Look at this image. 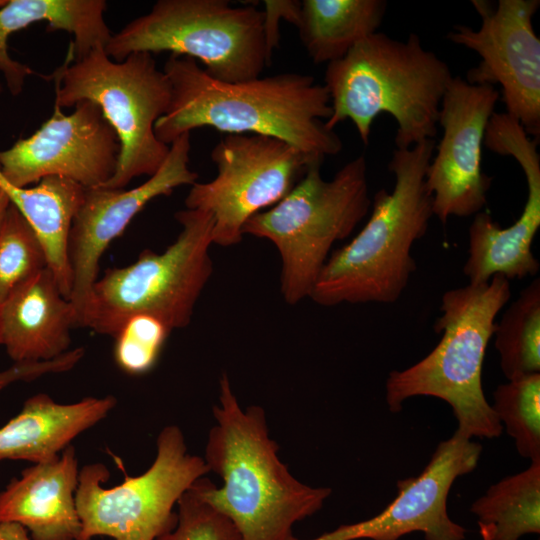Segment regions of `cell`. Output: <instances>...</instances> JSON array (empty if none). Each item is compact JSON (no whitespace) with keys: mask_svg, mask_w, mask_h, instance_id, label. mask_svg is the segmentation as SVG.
<instances>
[{"mask_svg":"<svg viewBox=\"0 0 540 540\" xmlns=\"http://www.w3.org/2000/svg\"><path fill=\"white\" fill-rule=\"evenodd\" d=\"M177 506L176 526L155 540H241L234 523L200 496L195 483Z\"/></svg>","mask_w":540,"mask_h":540,"instance_id":"f1b7e54d","label":"cell"},{"mask_svg":"<svg viewBox=\"0 0 540 540\" xmlns=\"http://www.w3.org/2000/svg\"><path fill=\"white\" fill-rule=\"evenodd\" d=\"M312 164L294 188L243 227L271 241L282 263L281 293L295 305L309 297L332 245L347 238L371 207L367 163L363 155L347 162L330 180Z\"/></svg>","mask_w":540,"mask_h":540,"instance_id":"8992f818","label":"cell"},{"mask_svg":"<svg viewBox=\"0 0 540 540\" xmlns=\"http://www.w3.org/2000/svg\"><path fill=\"white\" fill-rule=\"evenodd\" d=\"M481 452L479 443L455 431L438 444L418 476L398 480L397 496L379 514L309 540H398L415 531L425 540H463L466 529L448 515V494L457 477L476 468Z\"/></svg>","mask_w":540,"mask_h":540,"instance_id":"e0dca14e","label":"cell"},{"mask_svg":"<svg viewBox=\"0 0 540 540\" xmlns=\"http://www.w3.org/2000/svg\"><path fill=\"white\" fill-rule=\"evenodd\" d=\"M452 77L447 63L425 49L417 34L402 41L377 31L327 64L324 85L332 114L326 125L335 130L349 119L367 145L374 119L388 113L397 123L396 148L434 139Z\"/></svg>","mask_w":540,"mask_h":540,"instance_id":"277c9868","label":"cell"},{"mask_svg":"<svg viewBox=\"0 0 540 540\" xmlns=\"http://www.w3.org/2000/svg\"><path fill=\"white\" fill-rule=\"evenodd\" d=\"M76 327L73 304L44 268L18 284L1 308V344L14 363L53 360L70 350Z\"/></svg>","mask_w":540,"mask_h":540,"instance_id":"d6986e66","label":"cell"},{"mask_svg":"<svg viewBox=\"0 0 540 540\" xmlns=\"http://www.w3.org/2000/svg\"><path fill=\"white\" fill-rule=\"evenodd\" d=\"M298 26L308 56L316 64L343 58L377 32L387 8L384 0H303Z\"/></svg>","mask_w":540,"mask_h":540,"instance_id":"603a6c76","label":"cell"},{"mask_svg":"<svg viewBox=\"0 0 540 540\" xmlns=\"http://www.w3.org/2000/svg\"><path fill=\"white\" fill-rule=\"evenodd\" d=\"M6 3V0H0V7H2Z\"/></svg>","mask_w":540,"mask_h":540,"instance_id":"d590c367","label":"cell"},{"mask_svg":"<svg viewBox=\"0 0 540 540\" xmlns=\"http://www.w3.org/2000/svg\"><path fill=\"white\" fill-rule=\"evenodd\" d=\"M181 226L163 252H140L130 265L106 269L95 282L81 327L114 337L136 314H150L171 330L191 322L195 305L213 273L209 251L213 218L200 210L176 212Z\"/></svg>","mask_w":540,"mask_h":540,"instance_id":"ba28073f","label":"cell"},{"mask_svg":"<svg viewBox=\"0 0 540 540\" xmlns=\"http://www.w3.org/2000/svg\"><path fill=\"white\" fill-rule=\"evenodd\" d=\"M10 205V201L5 194V192L0 188V226L2 224L3 218L5 216V213L7 211V208Z\"/></svg>","mask_w":540,"mask_h":540,"instance_id":"d6a6232c","label":"cell"},{"mask_svg":"<svg viewBox=\"0 0 540 540\" xmlns=\"http://www.w3.org/2000/svg\"><path fill=\"white\" fill-rule=\"evenodd\" d=\"M263 31L266 51L272 59L273 50L279 44L280 19H284L296 27L300 21L301 1L299 0H265L263 1Z\"/></svg>","mask_w":540,"mask_h":540,"instance_id":"4dcf8cb0","label":"cell"},{"mask_svg":"<svg viewBox=\"0 0 540 540\" xmlns=\"http://www.w3.org/2000/svg\"><path fill=\"white\" fill-rule=\"evenodd\" d=\"M78 480L76 450L69 445L56 458L24 469L0 492V523L22 525L31 540H77Z\"/></svg>","mask_w":540,"mask_h":540,"instance_id":"ac0fdd59","label":"cell"},{"mask_svg":"<svg viewBox=\"0 0 540 540\" xmlns=\"http://www.w3.org/2000/svg\"><path fill=\"white\" fill-rule=\"evenodd\" d=\"M491 408L515 440L519 455L540 460V373L497 386Z\"/></svg>","mask_w":540,"mask_h":540,"instance_id":"484cf974","label":"cell"},{"mask_svg":"<svg viewBox=\"0 0 540 540\" xmlns=\"http://www.w3.org/2000/svg\"><path fill=\"white\" fill-rule=\"evenodd\" d=\"M470 511L491 526V540H519L540 533V460L491 485Z\"/></svg>","mask_w":540,"mask_h":540,"instance_id":"cb8c5ba5","label":"cell"},{"mask_svg":"<svg viewBox=\"0 0 540 540\" xmlns=\"http://www.w3.org/2000/svg\"><path fill=\"white\" fill-rule=\"evenodd\" d=\"M115 396L85 397L63 404L46 393L28 398L0 428V460L50 461L115 408Z\"/></svg>","mask_w":540,"mask_h":540,"instance_id":"ffe728a7","label":"cell"},{"mask_svg":"<svg viewBox=\"0 0 540 540\" xmlns=\"http://www.w3.org/2000/svg\"><path fill=\"white\" fill-rule=\"evenodd\" d=\"M156 457L141 475L105 488L110 472L103 463L79 470L75 501L81 522L77 540L107 536L113 540H155L177 523L174 506L182 494L210 472L204 458L187 451L176 425L164 427Z\"/></svg>","mask_w":540,"mask_h":540,"instance_id":"30bf717a","label":"cell"},{"mask_svg":"<svg viewBox=\"0 0 540 540\" xmlns=\"http://www.w3.org/2000/svg\"><path fill=\"white\" fill-rule=\"evenodd\" d=\"M114 61L135 52L190 57L212 78L237 83L261 76L270 64L263 11L227 0H159L112 34L105 47Z\"/></svg>","mask_w":540,"mask_h":540,"instance_id":"9c48e42d","label":"cell"},{"mask_svg":"<svg viewBox=\"0 0 540 540\" xmlns=\"http://www.w3.org/2000/svg\"><path fill=\"white\" fill-rule=\"evenodd\" d=\"M47 267L43 246L28 221L10 203L0 226V298Z\"/></svg>","mask_w":540,"mask_h":540,"instance_id":"4316f807","label":"cell"},{"mask_svg":"<svg viewBox=\"0 0 540 540\" xmlns=\"http://www.w3.org/2000/svg\"><path fill=\"white\" fill-rule=\"evenodd\" d=\"M435 147L434 139H426L393 150L388 163L395 178L392 191L381 188L374 194L365 226L329 255L309 296L315 303L389 304L400 298L416 270L412 246L433 216L426 174Z\"/></svg>","mask_w":540,"mask_h":540,"instance_id":"3957f363","label":"cell"},{"mask_svg":"<svg viewBox=\"0 0 540 540\" xmlns=\"http://www.w3.org/2000/svg\"><path fill=\"white\" fill-rule=\"evenodd\" d=\"M495 348L504 376L513 380L540 372V279L535 278L495 323Z\"/></svg>","mask_w":540,"mask_h":540,"instance_id":"d4e9b609","label":"cell"},{"mask_svg":"<svg viewBox=\"0 0 540 540\" xmlns=\"http://www.w3.org/2000/svg\"><path fill=\"white\" fill-rule=\"evenodd\" d=\"M510 296L509 280L502 275L446 291L434 325L442 334L437 346L407 369L390 372L386 380L390 411L399 412L411 397L432 396L452 407L460 435L499 437L503 427L485 398L482 367L496 316Z\"/></svg>","mask_w":540,"mask_h":540,"instance_id":"5b68a950","label":"cell"},{"mask_svg":"<svg viewBox=\"0 0 540 540\" xmlns=\"http://www.w3.org/2000/svg\"><path fill=\"white\" fill-rule=\"evenodd\" d=\"M53 78L55 106L62 109L92 101L119 138L116 171L101 187L122 189L132 179L150 177L159 170L170 145L156 137L155 124L169 109L172 89L152 54L135 52L117 62L105 48H96L60 66Z\"/></svg>","mask_w":540,"mask_h":540,"instance_id":"52a82bcc","label":"cell"},{"mask_svg":"<svg viewBox=\"0 0 540 540\" xmlns=\"http://www.w3.org/2000/svg\"><path fill=\"white\" fill-rule=\"evenodd\" d=\"M210 156L216 177L191 185L185 205L212 216L213 244L222 247L239 244L252 216L277 204L312 164L324 161L278 138L256 134H227Z\"/></svg>","mask_w":540,"mask_h":540,"instance_id":"8fae6325","label":"cell"},{"mask_svg":"<svg viewBox=\"0 0 540 540\" xmlns=\"http://www.w3.org/2000/svg\"><path fill=\"white\" fill-rule=\"evenodd\" d=\"M3 301L4 300L0 298V320H1V308H2ZM0 344H1V328H0Z\"/></svg>","mask_w":540,"mask_h":540,"instance_id":"e575fe53","label":"cell"},{"mask_svg":"<svg viewBox=\"0 0 540 540\" xmlns=\"http://www.w3.org/2000/svg\"><path fill=\"white\" fill-rule=\"evenodd\" d=\"M84 354L85 349L79 347L50 361L14 363L0 372V391L17 381H31L47 374L67 372L81 361Z\"/></svg>","mask_w":540,"mask_h":540,"instance_id":"f546056e","label":"cell"},{"mask_svg":"<svg viewBox=\"0 0 540 540\" xmlns=\"http://www.w3.org/2000/svg\"><path fill=\"white\" fill-rule=\"evenodd\" d=\"M483 144L491 151L513 157L527 183V199L520 217L502 228L490 214L479 212L469 227L468 258L463 267L469 284L487 283L495 275L509 281L534 276L540 268L532 243L540 227L539 142L506 112H494Z\"/></svg>","mask_w":540,"mask_h":540,"instance_id":"2e32d148","label":"cell"},{"mask_svg":"<svg viewBox=\"0 0 540 540\" xmlns=\"http://www.w3.org/2000/svg\"><path fill=\"white\" fill-rule=\"evenodd\" d=\"M171 329L150 314L129 317L114 335L117 367L131 376L144 375L156 365Z\"/></svg>","mask_w":540,"mask_h":540,"instance_id":"83f0119b","label":"cell"},{"mask_svg":"<svg viewBox=\"0 0 540 540\" xmlns=\"http://www.w3.org/2000/svg\"><path fill=\"white\" fill-rule=\"evenodd\" d=\"M481 18L478 29L456 25L447 38L474 51L480 57L466 81L501 87L506 113L515 118L525 132L540 139V39L532 19L539 0H472Z\"/></svg>","mask_w":540,"mask_h":540,"instance_id":"7c38bea8","label":"cell"},{"mask_svg":"<svg viewBox=\"0 0 540 540\" xmlns=\"http://www.w3.org/2000/svg\"><path fill=\"white\" fill-rule=\"evenodd\" d=\"M190 150L188 132L170 144L162 166L141 185L128 190L101 186L85 189L68 243L73 278L70 301L76 314V327H81L98 279L100 259L111 242L123 234L151 200L197 182L199 175L189 168Z\"/></svg>","mask_w":540,"mask_h":540,"instance_id":"9a60e30c","label":"cell"},{"mask_svg":"<svg viewBox=\"0 0 540 540\" xmlns=\"http://www.w3.org/2000/svg\"><path fill=\"white\" fill-rule=\"evenodd\" d=\"M119 155L115 130L96 103L84 100L68 115L54 105L50 118L31 136L0 151V173L19 188L58 176L89 189L112 178Z\"/></svg>","mask_w":540,"mask_h":540,"instance_id":"4fadbf2b","label":"cell"},{"mask_svg":"<svg viewBox=\"0 0 540 540\" xmlns=\"http://www.w3.org/2000/svg\"><path fill=\"white\" fill-rule=\"evenodd\" d=\"M479 525V532L482 540H491V527L486 525Z\"/></svg>","mask_w":540,"mask_h":540,"instance_id":"836d02e7","label":"cell"},{"mask_svg":"<svg viewBox=\"0 0 540 540\" xmlns=\"http://www.w3.org/2000/svg\"><path fill=\"white\" fill-rule=\"evenodd\" d=\"M0 188L35 231L45 251L47 267L63 296L70 300L73 278L69 235L85 188L58 176L45 177L35 187L19 188L7 183L1 173Z\"/></svg>","mask_w":540,"mask_h":540,"instance_id":"7402d4cb","label":"cell"},{"mask_svg":"<svg viewBox=\"0 0 540 540\" xmlns=\"http://www.w3.org/2000/svg\"><path fill=\"white\" fill-rule=\"evenodd\" d=\"M172 89L168 111L155 124L156 137L170 145L193 129L266 135L324 160L343 149L324 84L301 73H280L227 83L216 80L190 57L170 54L163 68Z\"/></svg>","mask_w":540,"mask_h":540,"instance_id":"6da1fadb","label":"cell"},{"mask_svg":"<svg viewBox=\"0 0 540 540\" xmlns=\"http://www.w3.org/2000/svg\"><path fill=\"white\" fill-rule=\"evenodd\" d=\"M104 0H10L0 7V72L13 95L21 93L32 70L7 51L8 37L32 23L47 21L48 30L73 34L70 52L75 60L96 48H105L112 34L105 23Z\"/></svg>","mask_w":540,"mask_h":540,"instance_id":"44dd1931","label":"cell"},{"mask_svg":"<svg viewBox=\"0 0 540 540\" xmlns=\"http://www.w3.org/2000/svg\"><path fill=\"white\" fill-rule=\"evenodd\" d=\"M0 540H31V538L22 525L14 522H1Z\"/></svg>","mask_w":540,"mask_h":540,"instance_id":"1f68e13d","label":"cell"},{"mask_svg":"<svg viewBox=\"0 0 540 540\" xmlns=\"http://www.w3.org/2000/svg\"><path fill=\"white\" fill-rule=\"evenodd\" d=\"M500 92L453 76L441 101L438 125L443 134L426 174L433 216L446 224L451 216L481 212L492 178L482 170L485 131Z\"/></svg>","mask_w":540,"mask_h":540,"instance_id":"5bb4252c","label":"cell"},{"mask_svg":"<svg viewBox=\"0 0 540 540\" xmlns=\"http://www.w3.org/2000/svg\"><path fill=\"white\" fill-rule=\"evenodd\" d=\"M212 411L216 425L204 460L223 485L201 477L195 482L200 496L234 523L241 540H289L293 525L319 511L332 490L305 485L289 472L269 437L264 409L243 410L226 373Z\"/></svg>","mask_w":540,"mask_h":540,"instance_id":"7a4b0ae2","label":"cell"}]
</instances>
